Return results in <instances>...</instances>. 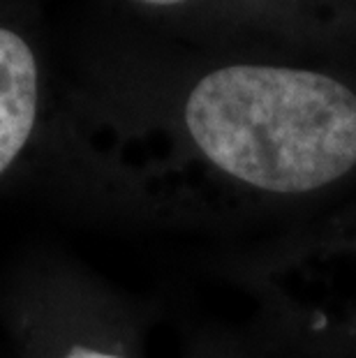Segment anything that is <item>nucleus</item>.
Returning a JSON list of instances; mask_svg holds the SVG:
<instances>
[{"instance_id": "1", "label": "nucleus", "mask_w": 356, "mask_h": 358, "mask_svg": "<svg viewBox=\"0 0 356 358\" xmlns=\"http://www.w3.org/2000/svg\"><path fill=\"white\" fill-rule=\"evenodd\" d=\"M185 123L215 166L269 192H310L356 164V95L320 72L222 67L194 86Z\"/></svg>"}, {"instance_id": "4", "label": "nucleus", "mask_w": 356, "mask_h": 358, "mask_svg": "<svg viewBox=\"0 0 356 358\" xmlns=\"http://www.w3.org/2000/svg\"><path fill=\"white\" fill-rule=\"evenodd\" d=\"M139 3H146V5H178L183 0H139Z\"/></svg>"}, {"instance_id": "3", "label": "nucleus", "mask_w": 356, "mask_h": 358, "mask_svg": "<svg viewBox=\"0 0 356 358\" xmlns=\"http://www.w3.org/2000/svg\"><path fill=\"white\" fill-rule=\"evenodd\" d=\"M65 358H118V356L102 354V352H95V349H86V347H74Z\"/></svg>"}, {"instance_id": "2", "label": "nucleus", "mask_w": 356, "mask_h": 358, "mask_svg": "<svg viewBox=\"0 0 356 358\" xmlns=\"http://www.w3.org/2000/svg\"><path fill=\"white\" fill-rule=\"evenodd\" d=\"M37 113V65L24 37L0 28V173L26 146Z\"/></svg>"}]
</instances>
